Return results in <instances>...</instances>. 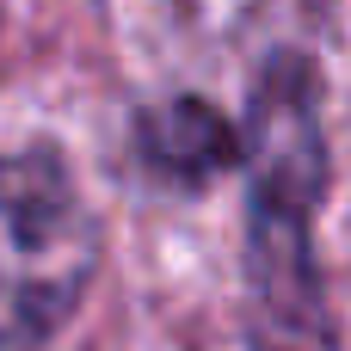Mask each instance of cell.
<instances>
[{
  "label": "cell",
  "mask_w": 351,
  "mask_h": 351,
  "mask_svg": "<svg viewBox=\"0 0 351 351\" xmlns=\"http://www.w3.org/2000/svg\"><path fill=\"white\" fill-rule=\"evenodd\" d=\"M253 234H247V271L259 290V308L290 327L302 346V327L315 321V259H308V222L321 197V130H315V86L296 62H278L259 86L253 130Z\"/></svg>",
  "instance_id": "obj_1"
},
{
  "label": "cell",
  "mask_w": 351,
  "mask_h": 351,
  "mask_svg": "<svg viewBox=\"0 0 351 351\" xmlns=\"http://www.w3.org/2000/svg\"><path fill=\"white\" fill-rule=\"evenodd\" d=\"M99 271V228L49 160H0V346L68 327Z\"/></svg>",
  "instance_id": "obj_2"
},
{
  "label": "cell",
  "mask_w": 351,
  "mask_h": 351,
  "mask_svg": "<svg viewBox=\"0 0 351 351\" xmlns=\"http://www.w3.org/2000/svg\"><path fill=\"white\" fill-rule=\"evenodd\" d=\"M136 142H142V160L179 185H204L222 167H234V130L204 99H173V105L148 111L136 123Z\"/></svg>",
  "instance_id": "obj_3"
}]
</instances>
